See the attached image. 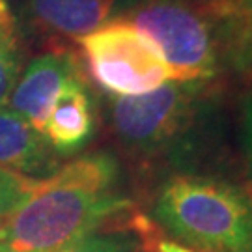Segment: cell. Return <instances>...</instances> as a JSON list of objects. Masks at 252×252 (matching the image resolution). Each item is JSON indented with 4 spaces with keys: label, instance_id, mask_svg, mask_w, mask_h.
<instances>
[{
    "label": "cell",
    "instance_id": "1",
    "mask_svg": "<svg viewBox=\"0 0 252 252\" xmlns=\"http://www.w3.org/2000/svg\"><path fill=\"white\" fill-rule=\"evenodd\" d=\"M114 153H86L36 181L30 198L0 224L11 252H54L108 226L127 224L138 211L120 190Z\"/></svg>",
    "mask_w": 252,
    "mask_h": 252
},
{
    "label": "cell",
    "instance_id": "2",
    "mask_svg": "<svg viewBox=\"0 0 252 252\" xmlns=\"http://www.w3.org/2000/svg\"><path fill=\"white\" fill-rule=\"evenodd\" d=\"M107 103L110 131L131 159L178 172H189L222 127L219 81H170L140 95H110Z\"/></svg>",
    "mask_w": 252,
    "mask_h": 252
},
{
    "label": "cell",
    "instance_id": "3",
    "mask_svg": "<svg viewBox=\"0 0 252 252\" xmlns=\"http://www.w3.org/2000/svg\"><path fill=\"white\" fill-rule=\"evenodd\" d=\"M152 222L196 252L252 245V190L202 172H174L155 189Z\"/></svg>",
    "mask_w": 252,
    "mask_h": 252
},
{
    "label": "cell",
    "instance_id": "4",
    "mask_svg": "<svg viewBox=\"0 0 252 252\" xmlns=\"http://www.w3.org/2000/svg\"><path fill=\"white\" fill-rule=\"evenodd\" d=\"M159 47L172 81H219L228 63L206 0H142L126 17Z\"/></svg>",
    "mask_w": 252,
    "mask_h": 252
},
{
    "label": "cell",
    "instance_id": "5",
    "mask_svg": "<svg viewBox=\"0 0 252 252\" xmlns=\"http://www.w3.org/2000/svg\"><path fill=\"white\" fill-rule=\"evenodd\" d=\"M77 41L92 79L110 95H140L172 81L159 47L127 19L112 21Z\"/></svg>",
    "mask_w": 252,
    "mask_h": 252
},
{
    "label": "cell",
    "instance_id": "6",
    "mask_svg": "<svg viewBox=\"0 0 252 252\" xmlns=\"http://www.w3.org/2000/svg\"><path fill=\"white\" fill-rule=\"evenodd\" d=\"M142 0H15L19 23L43 39H81L124 19Z\"/></svg>",
    "mask_w": 252,
    "mask_h": 252
},
{
    "label": "cell",
    "instance_id": "7",
    "mask_svg": "<svg viewBox=\"0 0 252 252\" xmlns=\"http://www.w3.org/2000/svg\"><path fill=\"white\" fill-rule=\"evenodd\" d=\"M77 75H81V65L69 51L39 54L19 75L8 99L9 108L43 135L54 101L65 82Z\"/></svg>",
    "mask_w": 252,
    "mask_h": 252
},
{
    "label": "cell",
    "instance_id": "8",
    "mask_svg": "<svg viewBox=\"0 0 252 252\" xmlns=\"http://www.w3.org/2000/svg\"><path fill=\"white\" fill-rule=\"evenodd\" d=\"M95 101L81 73L65 82L56 97L43 136L54 152L65 157L77 153L90 142L95 133Z\"/></svg>",
    "mask_w": 252,
    "mask_h": 252
},
{
    "label": "cell",
    "instance_id": "9",
    "mask_svg": "<svg viewBox=\"0 0 252 252\" xmlns=\"http://www.w3.org/2000/svg\"><path fill=\"white\" fill-rule=\"evenodd\" d=\"M47 138L11 108L0 107V168L43 180L62 162Z\"/></svg>",
    "mask_w": 252,
    "mask_h": 252
},
{
    "label": "cell",
    "instance_id": "10",
    "mask_svg": "<svg viewBox=\"0 0 252 252\" xmlns=\"http://www.w3.org/2000/svg\"><path fill=\"white\" fill-rule=\"evenodd\" d=\"M226 53V63L239 71L252 69V0H206Z\"/></svg>",
    "mask_w": 252,
    "mask_h": 252
},
{
    "label": "cell",
    "instance_id": "11",
    "mask_svg": "<svg viewBox=\"0 0 252 252\" xmlns=\"http://www.w3.org/2000/svg\"><path fill=\"white\" fill-rule=\"evenodd\" d=\"M157 234L152 219L138 213L127 224L108 226L54 252H150Z\"/></svg>",
    "mask_w": 252,
    "mask_h": 252
},
{
    "label": "cell",
    "instance_id": "12",
    "mask_svg": "<svg viewBox=\"0 0 252 252\" xmlns=\"http://www.w3.org/2000/svg\"><path fill=\"white\" fill-rule=\"evenodd\" d=\"M23 71V49L15 15L0 11V107L8 105L11 90Z\"/></svg>",
    "mask_w": 252,
    "mask_h": 252
},
{
    "label": "cell",
    "instance_id": "13",
    "mask_svg": "<svg viewBox=\"0 0 252 252\" xmlns=\"http://www.w3.org/2000/svg\"><path fill=\"white\" fill-rule=\"evenodd\" d=\"M36 181L34 178L0 168V224L30 198Z\"/></svg>",
    "mask_w": 252,
    "mask_h": 252
},
{
    "label": "cell",
    "instance_id": "14",
    "mask_svg": "<svg viewBox=\"0 0 252 252\" xmlns=\"http://www.w3.org/2000/svg\"><path fill=\"white\" fill-rule=\"evenodd\" d=\"M239 124H241V146H243L247 170L252 183V92H249L239 105ZM252 189V187H251Z\"/></svg>",
    "mask_w": 252,
    "mask_h": 252
},
{
    "label": "cell",
    "instance_id": "15",
    "mask_svg": "<svg viewBox=\"0 0 252 252\" xmlns=\"http://www.w3.org/2000/svg\"><path fill=\"white\" fill-rule=\"evenodd\" d=\"M155 252H196L181 243L170 241V239H157L155 241Z\"/></svg>",
    "mask_w": 252,
    "mask_h": 252
},
{
    "label": "cell",
    "instance_id": "16",
    "mask_svg": "<svg viewBox=\"0 0 252 252\" xmlns=\"http://www.w3.org/2000/svg\"><path fill=\"white\" fill-rule=\"evenodd\" d=\"M6 9H9L8 0H0V11H6Z\"/></svg>",
    "mask_w": 252,
    "mask_h": 252
},
{
    "label": "cell",
    "instance_id": "17",
    "mask_svg": "<svg viewBox=\"0 0 252 252\" xmlns=\"http://www.w3.org/2000/svg\"><path fill=\"white\" fill-rule=\"evenodd\" d=\"M0 252H11V251H9V249L4 243H0Z\"/></svg>",
    "mask_w": 252,
    "mask_h": 252
},
{
    "label": "cell",
    "instance_id": "18",
    "mask_svg": "<svg viewBox=\"0 0 252 252\" xmlns=\"http://www.w3.org/2000/svg\"><path fill=\"white\" fill-rule=\"evenodd\" d=\"M245 252H252V245H251V247H249V251H245Z\"/></svg>",
    "mask_w": 252,
    "mask_h": 252
},
{
    "label": "cell",
    "instance_id": "19",
    "mask_svg": "<svg viewBox=\"0 0 252 252\" xmlns=\"http://www.w3.org/2000/svg\"><path fill=\"white\" fill-rule=\"evenodd\" d=\"M251 73H252V69H251Z\"/></svg>",
    "mask_w": 252,
    "mask_h": 252
},
{
    "label": "cell",
    "instance_id": "20",
    "mask_svg": "<svg viewBox=\"0 0 252 252\" xmlns=\"http://www.w3.org/2000/svg\"><path fill=\"white\" fill-rule=\"evenodd\" d=\"M251 190H252V189H251Z\"/></svg>",
    "mask_w": 252,
    "mask_h": 252
}]
</instances>
